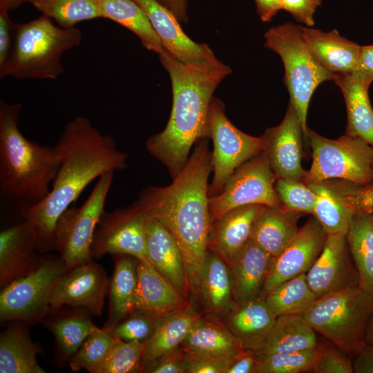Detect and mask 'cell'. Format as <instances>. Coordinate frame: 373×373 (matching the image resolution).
Segmentation results:
<instances>
[{
  "label": "cell",
  "mask_w": 373,
  "mask_h": 373,
  "mask_svg": "<svg viewBox=\"0 0 373 373\" xmlns=\"http://www.w3.org/2000/svg\"><path fill=\"white\" fill-rule=\"evenodd\" d=\"M211 156L207 140H199L171 184L146 187L137 200L144 213L160 222L176 240L183 257L187 287L195 296L211 227L208 207Z\"/></svg>",
  "instance_id": "cell-1"
},
{
  "label": "cell",
  "mask_w": 373,
  "mask_h": 373,
  "mask_svg": "<svg viewBox=\"0 0 373 373\" xmlns=\"http://www.w3.org/2000/svg\"><path fill=\"white\" fill-rule=\"evenodd\" d=\"M55 146L60 163L50 193L39 204L20 211L34 227L42 254L52 250L58 218L84 189L106 172L127 166V154L117 149L111 135L102 134L86 117L77 116L68 122Z\"/></svg>",
  "instance_id": "cell-2"
},
{
  "label": "cell",
  "mask_w": 373,
  "mask_h": 373,
  "mask_svg": "<svg viewBox=\"0 0 373 373\" xmlns=\"http://www.w3.org/2000/svg\"><path fill=\"white\" fill-rule=\"evenodd\" d=\"M158 55L171 78L172 109L166 127L147 139L146 149L175 178L188 160L192 146L207 137L213 94L231 69L217 58L186 64L164 48Z\"/></svg>",
  "instance_id": "cell-3"
},
{
  "label": "cell",
  "mask_w": 373,
  "mask_h": 373,
  "mask_svg": "<svg viewBox=\"0 0 373 373\" xmlns=\"http://www.w3.org/2000/svg\"><path fill=\"white\" fill-rule=\"evenodd\" d=\"M21 104L0 100V189L20 207L44 200L59 166L55 146L28 140L18 127Z\"/></svg>",
  "instance_id": "cell-4"
},
{
  "label": "cell",
  "mask_w": 373,
  "mask_h": 373,
  "mask_svg": "<svg viewBox=\"0 0 373 373\" xmlns=\"http://www.w3.org/2000/svg\"><path fill=\"white\" fill-rule=\"evenodd\" d=\"M82 38L78 28L57 26L45 15L14 23L11 48L0 68V77L56 79L64 72L61 55L79 46Z\"/></svg>",
  "instance_id": "cell-5"
},
{
  "label": "cell",
  "mask_w": 373,
  "mask_h": 373,
  "mask_svg": "<svg viewBox=\"0 0 373 373\" xmlns=\"http://www.w3.org/2000/svg\"><path fill=\"white\" fill-rule=\"evenodd\" d=\"M373 296L358 285L317 298L303 314L312 328L350 356L367 345Z\"/></svg>",
  "instance_id": "cell-6"
},
{
  "label": "cell",
  "mask_w": 373,
  "mask_h": 373,
  "mask_svg": "<svg viewBox=\"0 0 373 373\" xmlns=\"http://www.w3.org/2000/svg\"><path fill=\"white\" fill-rule=\"evenodd\" d=\"M264 37L265 46L277 53L283 63L289 103L297 113L306 139L312 95L321 83L333 81L335 74L323 68L312 55L303 38L302 26L287 22L269 28Z\"/></svg>",
  "instance_id": "cell-7"
},
{
  "label": "cell",
  "mask_w": 373,
  "mask_h": 373,
  "mask_svg": "<svg viewBox=\"0 0 373 373\" xmlns=\"http://www.w3.org/2000/svg\"><path fill=\"white\" fill-rule=\"evenodd\" d=\"M312 162L304 182L339 179L357 184L373 182V147L360 137L345 134L333 140L308 128L306 139Z\"/></svg>",
  "instance_id": "cell-8"
},
{
  "label": "cell",
  "mask_w": 373,
  "mask_h": 373,
  "mask_svg": "<svg viewBox=\"0 0 373 373\" xmlns=\"http://www.w3.org/2000/svg\"><path fill=\"white\" fill-rule=\"evenodd\" d=\"M114 171L99 178L86 200L79 207H69L58 218L52 250L57 251L66 271L93 260L90 247L112 185Z\"/></svg>",
  "instance_id": "cell-9"
},
{
  "label": "cell",
  "mask_w": 373,
  "mask_h": 373,
  "mask_svg": "<svg viewBox=\"0 0 373 373\" xmlns=\"http://www.w3.org/2000/svg\"><path fill=\"white\" fill-rule=\"evenodd\" d=\"M66 266L59 256L45 255L42 263L30 274L18 278L1 289L0 321L39 323L51 312L49 299Z\"/></svg>",
  "instance_id": "cell-10"
},
{
  "label": "cell",
  "mask_w": 373,
  "mask_h": 373,
  "mask_svg": "<svg viewBox=\"0 0 373 373\" xmlns=\"http://www.w3.org/2000/svg\"><path fill=\"white\" fill-rule=\"evenodd\" d=\"M207 137L213 144L211 162L213 178L209 195L218 194L230 176L244 162L264 151L263 135L254 137L237 128L227 117L224 104L213 97L209 109Z\"/></svg>",
  "instance_id": "cell-11"
},
{
  "label": "cell",
  "mask_w": 373,
  "mask_h": 373,
  "mask_svg": "<svg viewBox=\"0 0 373 373\" xmlns=\"http://www.w3.org/2000/svg\"><path fill=\"white\" fill-rule=\"evenodd\" d=\"M276 178L264 151L241 164L222 190L208 201L211 224L227 211L249 204L283 207L275 190Z\"/></svg>",
  "instance_id": "cell-12"
},
{
  "label": "cell",
  "mask_w": 373,
  "mask_h": 373,
  "mask_svg": "<svg viewBox=\"0 0 373 373\" xmlns=\"http://www.w3.org/2000/svg\"><path fill=\"white\" fill-rule=\"evenodd\" d=\"M148 216L137 201L125 208L104 211L95 230L90 255L124 254L148 262L146 224Z\"/></svg>",
  "instance_id": "cell-13"
},
{
  "label": "cell",
  "mask_w": 373,
  "mask_h": 373,
  "mask_svg": "<svg viewBox=\"0 0 373 373\" xmlns=\"http://www.w3.org/2000/svg\"><path fill=\"white\" fill-rule=\"evenodd\" d=\"M109 279L103 266L92 260L65 271L51 291V311L64 306L81 307L92 316L102 315Z\"/></svg>",
  "instance_id": "cell-14"
},
{
  "label": "cell",
  "mask_w": 373,
  "mask_h": 373,
  "mask_svg": "<svg viewBox=\"0 0 373 373\" xmlns=\"http://www.w3.org/2000/svg\"><path fill=\"white\" fill-rule=\"evenodd\" d=\"M264 153L276 179L303 181L305 171L302 166V124L294 107L289 103L280 124L267 129L262 135Z\"/></svg>",
  "instance_id": "cell-15"
},
{
  "label": "cell",
  "mask_w": 373,
  "mask_h": 373,
  "mask_svg": "<svg viewBox=\"0 0 373 373\" xmlns=\"http://www.w3.org/2000/svg\"><path fill=\"white\" fill-rule=\"evenodd\" d=\"M309 286L316 297L358 285V275L346 237L327 236L323 248L306 273Z\"/></svg>",
  "instance_id": "cell-16"
},
{
  "label": "cell",
  "mask_w": 373,
  "mask_h": 373,
  "mask_svg": "<svg viewBox=\"0 0 373 373\" xmlns=\"http://www.w3.org/2000/svg\"><path fill=\"white\" fill-rule=\"evenodd\" d=\"M327 234L313 216L308 219L291 243L274 258L270 273L260 295L265 296L281 283L307 273L320 255Z\"/></svg>",
  "instance_id": "cell-17"
},
{
  "label": "cell",
  "mask_w": 373,
  "mask_h": 373,
  "mask_svg": "<svg viewBox=\"0 0 373 373\" xmlns=\"http://www.w3.org/2000/svg\"><path fill=\"white\" fill-rule=\"evenodd\" d=\"M38 238L30 222L15 223L0 233V287L34 271L44 261Z\"/></svg>",
  "instance_id": "cell-18"
},
{
  "label": "cell",
  "mask_w": 373,
  "mask_h": 373,
  "mask_svg": "<svg viewBox=\"0 0 373 373\" xmlns=\"http://www.w3.org/2000/svg\"><path fill=\"white\" fill-rule=\"evenodd\" d=\"M147 15L163 48L179 61L186 64L200 63L217 57L206 44L189 39L179 20L157 0H134Z\"/></svg>",
  "instance_id": "cell-19"
},
{
  "label": "cell",
  "mask_w": 373,
  "mask_h": 373,
  "mask_svg": "<svg viewBox=\"0 0 373 373\" xmlns=\"http://www.w3.org/2000/svg\"><path fill=\"white\" fill-rule=\"evenodd\" d=\"M92 315L85 309L64 306L51 311L41 321L54 336V364L59 367L68 363L95 327Z\"/></svg>",
  "instance_id": "cell-20"
},
{
  "label": "cell",
  "mask_w": 373,
  "mask_h": 373,
  "mask_svg": "<svg viewBox=\"0 0 373 373\" xmlns=\"http://www.w3.org/2000/svg\"><path fill=\"white\" fill-rule=\"evenodd\" d=\"M224 317V323L243 349L256 354L261 352L276 319L260 296L236 303Z\"/></svg>",
  "instance_id": "cell-21"
},
{
  "label": "cell",
  "mask_w": 373,
  "mask_h": 373,
  "mask_svg": "<svg viewBox=\"0 0 373 373\" xmlns=\"http://www.w3.org/2000/svg\"><path fill=\"white\" fill-rule=\"evenodd\" d=\"M146 236L149 262L187 298L189 291L184 264L176 240L160 222L149 216L146 224Z\"/></svg>",
  "instance_id": "cell-22"
},
{
  "label": "cell",
  "mask_w": 373,
  "mask_h": 373,
  "mask_svg": "<svg viewBox=\"0 0 373 373\" xmlns=\"http://www.w3.org/2000/svg\"><path fill=\"white\" fill-rule=\"evenodd\" d=\"M135 310L162 317L189 310L191 303L148 262L137 261Z\"/></svg>",
  "instance_id": "cell-23"
},
{
  "label": "cell",
  "mask_w": 373,
  "mask_h": 373,
  "mask_svg": "<svg viewBox=\"0 0 373 373\" xmlns=\"http://www.w3.org/2000/svg\"><path fill=\"white\" fill-rule=\"evenodd\" d=\"M265 205L249 204L231 209L211 227L208 250L219 255L229 265L250 240L256 218Z\"/></svg>",
  "instance_id": "cell-24"
},
{
  "label": "cell",
  "mask_w": 373,
  "mask_h": 373,
  "mask_svg": "<svg viewBox=\"0 0 373 373\" xmlns=\"http://www.w3.org/2000/svg\"><path fill=\"white\" fill-rule=\"evenodd\" d=\"M274 258L251 239L238 251L229 265L237 303L260 296Z\"/></svg>",
  "instance_id": "cell-25"
},
{
  "label": "cell",
  "mask_w": 373,
  "mask_h": 373,
  "mask_svg": "<svg viewBox=\"0 0 373 373\" xmlns=\"http://www.w3.org/2000/svg\"><path fill=\"white\" fill-rule=\"evenodd\" d=\"M302 36L312 55L328 71L345 74L356 70L361 46L336 30L323 32L302 26Z\"/></svg>",
  "instance_id": "cell-26"
},
{
  "label": "cell",
  "mask_w": 373,
  "mask_h": 373,
  "mask_svg": "<svg viewBox=\"0 0 373 373\" xmlns=\"http://www.w3.org/2000/svg\"><path fill=\"white\" fill-rule=\"evenodd\" d=\"M197 297L208 314L218 318L227 315L237 303L229 265L210 250L201 269Z\"/></svg>",
  "instance_id": "cell-27"
},
{
  "label": "cell",
  "mask_w": 373,
  "mask_h": 373,
  "mask_svg": "<svg viewBox=\"0 0 373 373\" xmlns=\"http://www.w3.org/2000/svg\"><path fill=\"white\" fill-rule=\"evenodd\" d=\"M346 106V134L361 138L373 147V109L369 98L370 79L354 72L335 74Z\"/></svg>",
  "instance_id": "cell-28"
},
{
  "label": "cell",
  "mask_w": 373,
  "mask_h": 373,
  "mask_svg": "<svg viewBox=\"0 0 373 373\" xmlns=\"http://www.w3.org/2000/svg\"><path fill=\"white\" fill-rule=\"evenodd\" d=\"M300 215L283 207L265 206L255 220L250 239L276 257L298 233Z\"/></svg>",
  "instance_id": "cell-29"
},
{
  "label": "cell",
  "mask_w": 373,
  "mask_h": 373,
  "mask_svg": "<svg viewBox=\"0 0 373 373\" xmlns=\"http://www.w3.org/2000/svg\"><path fill=\"white\" fill-rule=\"evenodd\" d=\"M115 267L108 282V316L103 329L109 331L135 310L138 260L124 254L112 256Z\"/></svg>",
  "instance_id": "cell-30"
},
{
  "label": "cell",
  "mask_w": 373,
  "mask_h": 373,
  "mask_svg": "<svg viewBox=\"0 0 373 373\" xmlns=\"http://www.w3.org/2000/svg\"><path fill=\"white\" fill-rule=\"evenodd\" d=\"M0 335L1 373H45L37 362L41 349L31 339L27 323L8 322Z\"/></svg>",
  "instance_id": "cell-31"
},
{
  "label": "cell",
  "mask_w": 373,
  "mask_h": 373,
  "mask_svg": "<svg viewBox=\"0 0 373 373\" xmlns=\"http://www.w3.org/2000/svg\"><path fill=\"white\" fill-rule=\"evenodd\" d=\"M220 318L209 315L197 321L182 343V350L217 356H233L244 349Z\"/></svg>",
  "instance_id": "cell-32"
},
{
  "label": "cell",
  "mask_w": 373,
  "mask_h": 373,
  "mask_svg": "<svg viewBox=\"0 0 373 373\" xmlns=\"http://www.w3.org/2000/svg\"><path fill=\"white\" fill-rule=\"evenodd\" d=\"M201 317L191 309L160 317L152 335L145 342L142 372L147 363L179 348L195 323Z\"/></svg>",
  "instance_id": "cell-33"
},
{
  "label": "cell",
  "mask_w": 373,
  "mask_h": 373,
  "mask_svg": "<svg viewBox=\"0 0 373 373\" xmlns=\"http://www.w3.org/2000/svg\"><path fill=\"white\" fill-rule=\"evenodd\" d=\"M358 286L373 296V213H355L345 235Z\"/></svg>",
  "instance_id": "cell-34"
},
{
  "label": "cell",
  "mask_w": 373,
  "mask_h": 373,
  "mask_svg": "<svg viewBox=\"0 0 373 373\" xmlns=\"http://www.w3.org/2000/svg\"><path fill=\"white\" fill-rule=\"evenodd\" d=\"M317 343L316 332L303 314L283 315L276 317L258 354L306 350L316 347Z\"/></svg>",
  "instance_id": "cell-35"
},
{
  "label": "cell",
  "mask_w": 373,
  "mask_h": 373,
  "mask_svg": "<svg viewBox=\"0 0 373 373\" xmlns=\"http://www.w3.org/2000/svg\"><path fill=\"white\" fill-rule=\"evenodd\" d=\"M103 18L114 21L133 32L143 46L160 54L164 49L147 15L134 0H97Z\"/></svg>",
  "instance_id": "cell-36"
},
{
  "label": "cell",
  "mask_w": 373,
  "mask_h": 373,
  "mask_svg": "<svg viewBox=\"0 0 373 373\" xmlns=\"http://www.w3.org/2000/svg\"><path fill=\"white\" fill-rule=\"evenodd\" d=\"M305 183L316 194L312 216L318 220L327 236H345L355 213L345 204L329 180Z\"/></svg>",
  "instance_id": "cell-37"
},
{
  "label": "cell",
  "mask_w": 373,
  "mask_h": 373,
  "mask_svg": "<svg viewBox=\"0 0 373 373\" xmlns=\"http://www.w3.org/2000/svg\"><path fill=\"white\" fill-rule=\"evenodd\" d=\"M264 298L278 317L303 314L318 298L309 286L306 273H303L278 285Z\"/></svg>",
  "instance_id": "cell-38"
},
{
  "label": "cell",
  "mask_w": 373,
  "mask_h": 373,
  "mask_svg": "<svg viewBox=\"0 0 373 373\" xmlns=\"http://www.w3.org/2000/svg\"><path fill=\"white\" fill-rule=\"evenodd\" d=\"M37 10L60 26L69 28L78 22L102 17L97 0H30Z\"/></svg>",
  "instance_id": "cell-39"
},
{
  "label": "cell",
  "mask_w": 373,
  "mask_h": 373,
  "mask_svg": "<svg viewBox=\"0 0 373 373\" xmlns=\"http://www.w3.org/2000/svg\"><path fill=\"white\" fill-rule=\"evenodd\" d=\"M118 341L109 332L95 326L70 360L68 364L71 370H86L93 373Z\"/></svg>",
  "instance_id": "cell-40"
},
{
  "label": "cell",
  "mask_w": 373,
  "mask_h": 373,
  "mask_svg": "<svg viewBox=\"0 0 373 373\" xmlns=\"http://www.w3.org/2000/svg\"><path fill=\"white\" fill-rule=\"evenodd\" d=\"M145 343L119 340L93 373L142 372Z\"/></svg>",
  "instance_id": "cell-41"
},
{
  "label": "cell",
  "mask_w": 373,
  "mask_h": 373,
  "mask_svg": "<svg viewBox=\"0 0 373 373\" xmlns=\"http://www.w3.org/2000/svg\"><path fill=\"white\" fill-rule=\"evenodd\" d=\"M316 347L292 352L257 354L260 360L258 373H300L312 372Z\"/></svg>",
  "instance_id": "cell-42"
},
{
  "label": "cell",
  "mask_w": 373,
  "mask_h": 373,
  "mask_svg": "<svg viewBox=\"0 0 373 373\" xmlns=\"http://www.w3.org/2000/svg\"><path fill=\"white\" fill-rule=\"evenodd\" d=\"M275 190L283 207L312 215L316 202L315 191L303 181L277 178Z\"/></svg>",
  "instance_id": "cell-43"
},
{
  "label": "cell",
  "mask_w": 373,
  "mask_h": 373,
  "mask_svg": "<svg viewBox=\"0 0 373 373\" xmlns=\"http://www.w3.org/2000/svg\"><path fill=\"white\" fill-rule=\"evenodd\" d=\"M160 318L147 311L137 309L122 319L108 332L120 341L145 343L154 332Z\"/></svg>",
  "instance_id": "cell-44"
},
{
  "label": "cell",
  "mask_w": 373,
  "mask_h": 373,
  "mask_svg": "<svg viewBox=\"0 0 373 373\" xmlns=\"http://www.w3.org/2000/svg\"><path fill=\"white\" fill-rule=\"evenodd\" d=\"M317 343L312 372L315 373H352V357L329 341Z\"/></svg>",
  "instance_id": "cell-45"
},
{
  "label": "cell",
  "mask_w": 373,
  "mask_h": 373,
  "mask_svg": "<svg viewBox=\"0 0 373 373\" xmlns=\"http://www.w3.org/2000/svg\"><path fill=\"white\" fill-rule=\"evenodd\" d=\"M329 180L354 213H373V182L361 185L342 180L338 182Z\"/></svg>",
  "instance_id": "cell-46"
},
{
  "label": "cell",
  "mask_w": 373,
  "mask_h": 373,
  "mask_svg": "<svg viewBox=\"0 0 373 373\" xmlns=\"http://www.w3.org/2000/svg\"><path fill=\"white\" fill-rule=\"evenodd\" d=\"M184 352L186 373H226L236 356H217L188 351Z\"/></svg>",
  "instance_id": "cell-47"
},
{
  "label": "cell",
  "mask_w": 373,
  "mask_h": 373,
  "mask_svg": "<svg viewBox=\"0 0 373 373\" xmlns=\"http://www.w3.org/2000/svg\"><path fill=\"white\" fill-rule=\"evenodd\" d=\"M142 372L185 373L186 360L182 348H178L147 363Z\"/></svg>",
  "instance_id": "cell-48"
},
{
  "label": "cell",
  "mask_w": 373,
  "mask_h": 373,
  "mask_svg": "<svg viewBox=\"0 0 373 373\" xmlns=\"http://www.w3.org/2000/svg\"><path fill=\"white\" fill-rule=\"evenodd\" d=\"M322 0H282V9L289 12L298 21L311 27L314 15Z\"/></svg>",
  "instance_id": "cell-49"
},
{
  "label": "cell",
  "mask_w": 373,
  "mask_h": 373,
  "mask_svg": "<svg viewBox=\"0 0 373 373\" xmlns=\"http://www.w3.org/2000/svg\"><path fill=\"white\" fill-rule=\"evenodd\" d=\"M8 11L0 6V68L5 64L12 46L14 23L10 19Z\"/></svg>",
  "instance_id": "cell-50"
},
{
  "label": "cell",
  "mask_w": 373,
  "mask_h": 373,
  "mask_svg": "<svg viewBox=\"0 0 373 373\" xmlns=\"http://www.w3.org/2000/svg\"><path fill=\"white\" fill-rule=\"evenodd\" d=\"M260 360L253 351L243 350L236 354L226 373H258Z\"/></svg>",
  "instance_id": "cell-51"
},
{
  "label": "cell",
  "mask_w": 373,
  "mask_h": 373,
  "mask_svg": "<svg viewBox=\"0 0 373 373\" xmlns=\"http://www.w3.org/2000/svg\"><path fill=\"white\" fill-rule=\"evenodd\" d=\"M353 367L356 373H373V344H367L354 357Z\"/></svg>",
  "instance_id": "cell-52"
},
{
  "label": "cell",
  "mask_w": 373,
  "mask_h": 373,
  "mask_svg": "<svg viewBox=\"0 0 373 373\" xmlns=\"http://www.w3.org/2000/svg\"><path fill=\"white\" fill-rule=\"evenodd\" d=\"M354 72L373 82V45L361 46L358 66Z\"/></svg>",
  "instance_id": "cell-53"
},
{
  "label": "cell",
  "mask_w": 373,
  "mask_h": 373,
  "mask_svg": "<svg viewBox=\"0 0 373 373\" xmlns=\"http://www.w3.org/2000/svg\"><path fill=\"white\" fill-rule=\"evenodd\" d=\"M260 19L269 21L282 9V0H254Z\"/></svg>",
  "instance_id": "cell-54"
},
{
  "label": "cell",
  "mask_w": 373,
  "mask_h": 373,
  "mask_svg": "<svg viewBox=\"0 0 373 373\" xmlns=\"http://www.w3.org/2000/svg\"><path fill=\"white\" fill-rule=\"evenodd\" d=\"M168 8L176 18L182 22H186L188 17L186 13V0H157Z\"/></svg>",
  "instance_id": "cell-55"
},
{
  "label": "cell",
  "mask_w": 373,
  "mask_h": 373,
  "mask_svg": "<svg viewBox=\"0 0 373 373\" xmlns=\"http://www.w3.org/2000/svg\"><path fill=\"white\" fill-rule=\"evenodd\" d=\"M25 2H30V0H0V6L11 10L18 8Z\"/></svg>",
  "instance_id": "cell-56"
},
{
  "label": "cell",
  "mask_w": 373,
  "mask_h": 373,
  "mask_svg": "<svg viewBox=\"0 0 373 373\" xmlns=\"http://www.w3.org/2000/svg\"><path fill=\"white\" fill-rule=\"evenodd\" d=\"M365 339L367 344H373V315L370 318L367 325Z\"/></svg>",
  "instance_id": "cell-57"
}]
</instances>
